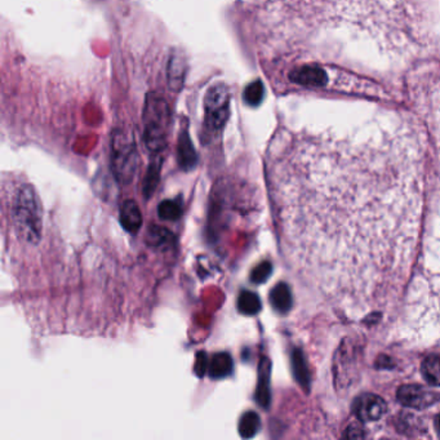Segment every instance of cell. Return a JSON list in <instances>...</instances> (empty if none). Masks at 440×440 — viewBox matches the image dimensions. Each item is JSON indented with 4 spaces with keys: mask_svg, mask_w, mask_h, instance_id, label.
<instances>
[{
    "mask_svg": "<svg viewBox=\"0 0 440 440\" xmlns=\"http://www.w3.org/2000/svg\"><path fill=\"white\" fill-rule=\"evenodd\" d=\"M276 186L288 251L325 299L370 309L399 290L424 211L422 164L408 148L306 142L284 162Z\"/></svg>",
    "mask_w": 440,
    "mask_h": 440,
    "instance_id": "obj_1",
    "label": "cell"
},
{
    "mask_svg": "<svg viewBox=\"0 0 440 440\" xmlns=\"http://www.w3.org/2000/svg\"><path fill=\"white\" fill-rule=\"evenodd\" d=\"M172 112L164 97L157 93L146 96L143 108V140L151 154H163L171 127Z\"/></svg>",
    "mask_w": 440,
    "mask_h": 440,
    "instance_id": "obj_2",
    "label": "cell"
},
{
    "mask_svg": "<svg viewBox=\"0 0 440 440\" xmlns=\"http://www.w3.org/2000/svg\"><path fill=\"white\" fill-rule=\"evenodd\" d=\"M12 221L17 234L30 244L39 243L41 238V209L30 185H22L12 205Z\"/></svg>",
    "mask_w": 440,
    "mask_h": 440,
    "instance_id": "obj_3",
    "label": "cell"
},
{
    "mask_svg": "<svg viewBox=\"0 0 440 440\" xmlns=\"http://www.w3.org/2000/svg\"><path fill=\"white\" fill-rule=\"evenodd\" d=\"M138 151L134 134L126 128H118L111 137V169L120 183L134 181L138 169Z\"/></svg>",
    "mask_w": 440,
    "mask_h": 440,
    "instance_id": "obj_4",
    "label": "cell"
},
{
    "mask_svg": "<svg viewBox=\"0 0 440 440\" xmlns=\"http://www.w3.org/2000/svg\"><path fill=\"white\" fill-rule=\"evenodd\" d=\"M230 92L226 84H213L205 97V128L207 134L220 132L228 119Z\"/></svg>",
    "mask_w": 440,
    "mask_h": 440,
    "instance_id": "obj_5",
    "label": "cell"
},
{
    "mask_svg": "<svg viewBox=\"0 0 440 440\" xmlns=\"http://www.w3.org/2000/svg\"><path fill=\"white\" fill-rule=\"evenodd\" d=\"M385 401L376 395H363L355 406V413L362 421H377L385 413Z\"/></svg>",
    "mask_w": 440,
    "mask_h": 440,
    "instance_id": "obj_6",
    "label": "cell"
},
{
    "mask_svg": "<svg viewBox=\"0 0 440 440\" xmlns=\"http://www.w3.org/2000/svg\"><path fill=\"white\" fill-rule=\"evenodd\" d=\"M290 79L299 86H323L327 83V74L316 65H304L292 71Z\"/></svg>",
    "mask_w": 440,
    "mask_h": 440,
    "instance_id": "obj_7",
    "label": "cell"
},
{
    "mask_svg": "<svg viewBox=\"0 0 440 440\" xmlns=\"http://www.w3.org/2000/svg\"><path fill=\"white\" fill-rule=\"evenodd\" d=\"M120 224L122 226L131 234L138 233V230L142 226V213L138 205L128 199L126 202H123V205L120 207Z\"/></svg>",
    "mask_w": 440,
    "mask_h": 440,
    "instance_id": "obj_8",
    "label": "cell"
},
{
    "mask_svg": "<svg viewBox=\"0 0 440 440\" xmlns=\"http://www.w3.org/2000/svg\"><path fill=\"white\" fill-rule=\"evenodd\" d=\"M177 160L183 171H191L197 165V151L194 149L188 129H183L180 134L177 146Z\"/></svg>",
    "mask_w": 440,
    "mask_h": 440,
    "instance_id": "obj_9",
    "label": "cell"
},
{
    "mask_svg": "<svg viewBox=\"0 0 440 440\" xmlns=\"http://www.w3.org/2000/svg\"><path fill=\"white\" fill-rule=\"evenodd\" d=\"M186 70H188L186 57L182 55V52L172 53L168 65V83L173 91H179L183 86Z\"/></svg>",
    "mask_w": 440,
    "mask_h": 440,
    "instance_id": "obj_10",
    "label": "cell"
},
{
    "mask_svg": "<svg viewBox=\"0 0 440 440\" xmlns=\"http://www.w3.org/2000/svg\"><path fill=\"white\" fill-rule=\"evenodd\" d=\"M398 396H399V401L404 406L412 407V408L429 407L434 401L432 394L427 393V392L422 390L421 387H416V386L403 387L401 390H399Z\"/></svg>",
    "mask_w": 440,
    "mask_h": 440,
    "instance_id": "obj_11",
    "label": "cell"
},
{
    "mask_svg": "<svg viewBox=\"0 0 440 440\" xmlns=\"http://www.w3.org/2000/svg\"><path fill=\"white\" fill-rule=\"evenodd\" d=\"M234 370L233 358L228 353H217L213 354L208 362V376L212 380H222L231 375Z\"/></svg>",
    "mask_w": 440,
    "mask_h": 440,
    "instance_id": "obj_12",
    "label": "cell"
},
{
    "mask_svg": "<svg viewBox=\"0 0 440 440\" xmlns=\"http://www.w3.org/2000/svg\"><path fill=\"white\" fill-rule=\"evenodd\" d=\"M162 165H163V154H153L148 172L143 180V197L148 199L151 198L159 185Z\"/></svg>",
    "mask_w": 440,
    "mask_h": 440,
    "instance_id": "obj_13",
    "label": "cell"
},
{
    "mask_svg": "<svg viewBox=\"0 0 440 440\" xmlns=\"http://www.w3.org/2000/svg\"><path fill=\"white\" fill-rule=\"evenodd\" d=\"M292 293L290 287L287 284H276V287L270 292V304L274 307L278 313L285 314L291 310Z\"/></svg>",
    "mask_w": 440,
    "mask_h": 440,
    "instance_id": "obj_14",
    "label": "cell"
},
{
    "mask_svg": "<svg viewBox=\"0 0 440 440\" xmlns=\"http://www.w3.org/2000/svg\"><path fill=\"white\" fill-rule=\"evenodd\" d=\"M270 378V364L268 359H262L259 363V384L256 390V401L261 407L268 408L270 404V387L268 380Z\"/></svg>",
    "mask_w": 440,
    "mask_h": 440,
    "instance_id": "obj_15",
    "label": "cell"
},
{
    "mask_svg": "<svg viewBox=\"0 0 440 440\" xmlns=\"http://www.w3.org/2000/svg\"><path fill=\"white\" fill-rule=\"evenodd\" d=\"M259 427H261V420H259V415L253 410H250V412H245L240 418L238 430L242 438L251 439L259 432Z\"/></svg>",
    "mask_w": 440,
    "mask_h": 440,
    "instance_id": "obj_16",
    "label": "cell"
},
{
    "mask_svg": "<svg viewBox=\"0 0 440 440\" xmlns=\"http://www.w3.org/2000/svg\"><path fill=\"white\" fill-rule=\"evenodd\" d=\"M261 299L254 292L243 291L238 297V310L243 315L254 316L261 311Z\"/></svg>",
    "mask_w": 440,
    "mask_h": 440,
    "instance_id": "obj_17",
    "label": "cell"
},
{
    "mask_svg": "<svg viewBox=\"0 0 440 440\" xmlns=\"http://www.w3.org/2000/svg\"><path fill=\"white\" fill-rule=\"evenodd\" d=\"M148 243L154 248H167L168 245H172L174 242L173 234L162 226H151L148 231Z\"/></svg>",
    "mask_w": 440,
    "mask_h": 440,
    "instance_id": "obj_18",
    "label": "cell"
},
{
    "mask_svg": "<svg viewBox=\"0 0 440 440\" xmlns=\"http://www.w3.org/2000/svg\"><path fill=\"white\" fill-rule=\"evenodd\" d=\"M425 381L432 386H440V358L427 356L421 365Z\"/></svg>",
    "mask_w": 440,
    "mask_h": 440,
    "instance_id": "obj_19",
    "label": "cell"
},
{
    "mask_svg": "<svg viewBox=\"0 0 440 440\" xmlns=\"http://www.w3.org/2000/svg\"><path fill=\"white\" fill-rule=\"evenodd\" d=\"M157 214L163 221L179 220L182 216V205L176 199L163 200L157 207Z\"/></svg>",
    "mask_w": 440,
    "mask_h": 440,
    "instance_id": "obj_20",
    "label": "cell"
},
{
    "mask_svg": "<svg viewBox=\"0 0 440 440\" xmlns=\"http://www.w3.org/2000/svg\"><path fill=\"white\" fill-rule=\"evenodd\" d=\"M265 96V88L261 80H254L244 88L243 100L248 106H259Z\"/></svg>",
    "mask_w": 440,
    "mask_h": 440,
    "instance_id": "obj_21",
    "label": "cell"
},
{
    "mask_svg": "<svg viewBox=\"0 0 440 440\" xmlns=\"http://www.w3.org/2000/svg\"><path fill=\"white\" fill-rule=\"evenodd\" d=\"M271 273H273L271 264L268 262V261L261 262L259 265H257L256 268L252 270L251 282L253 284L265 283L268 278H270V276H271Z\"/></svg>",
    "mask_w": 440,
    "mask_h": 440,
    "instance_id": "obj_22",
    "label": "cell"
},
{
    "mask_svg": "<svg viewBox=\"0 0 440 440\" xmlns=\"http://www.w3.org/2000/svg\"><path fill=\"white\" fill-rule=\"evenodd\" d=\"M195 373H197L199 377H203L207 370H208V355L205 354V351H199L197 356H195Z\"/></svg>",
    "mask_w": 440,
    "mask_h": 440,
    "instance_id": "obj_23",
    "label": "cell"
},
{
    "mask_svg": "<svg viewBox=\"0 0 440 440\" xmlns=\"http://www.w3.org/2000/svg\"><path fill=\"white\" fill-rule=\"evenodd\" d=\"M438 420H439V421H438V427H439V430H440V417L439 418H438Z\"/></svg>",
    "mask_w": 440,
    "mask_h": 440,
    "instance_id": "obj_24",
    "label": "cell"
}]
</instances>
